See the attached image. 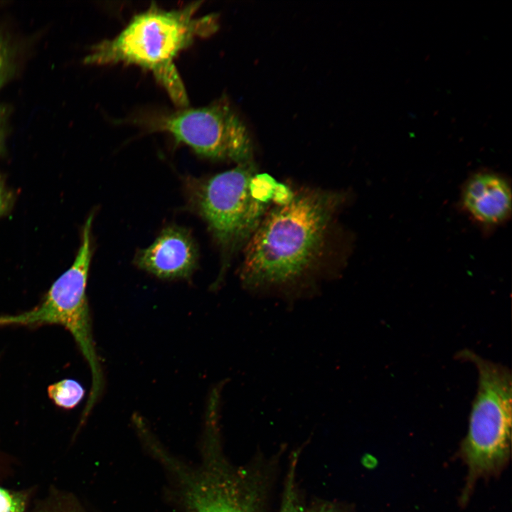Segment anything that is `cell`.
Segmentation results:
<instances>
[{"label": "cell", "instance_id": "13", "mask_svg": "<svg viewBox=\"0 0 512 512\" xmlns=\"http://www.w3.org/2000/svg\"><path fill=\"white\" fill-rule=\"evenodd\" d=\"M11 204V195L6 189L0 177V216L5 214Z\"/></svg>", "mask_w": 512, "mask_h": 512}, {"label": "cell", "instance_id": "3", "mask_svg": "<svg viewBox=\"0 0 512 512\" xmlns=\"http://www.w3.org/2000/svg\"><path fill=\"white\" fill-rule=\"evenodd\" d=\"M188 193L222 252L225 268L267 212L294 192L272 176L259 173L252 161L210 177L192 179Z\"/></svg>", "mask_w": 512, "mask_h": 512}, {"label": "cell", "instance_id": "5", "mask_svg": "<svg viewBox=\"0 0 512 512\" xmlns=\"http://www.w3.org/2000/svg\"><path fill=\"white\" fill-rule=\"evenodd\" d=\"M93 215L87 218L74 262L59 277L45 299L35 308L18 314L0 315V326L58 324L68 330L85 359L92 377L90 392L82 417L85 418L100 397L104 380L95 348L86 286L92 257L91 228Z\"/></svg>", "mask_w": 512, "mask_h": 512}, {"label": "cell", "instance_id": "10", "mask_svg": "<svg viewBox=\"0 0 512 512\" xmlns=\"http://www.w3.org/2000/svg\"><path fill=\"white\" fill-rule=\"evenodd\" d=\"M48 393L58 406L71 409L82 400L85 390L76 380L65 379L50 385Z\"/></svg>", "mask_w": 512, "mask_h": 512}, {"label": "cell", "instance_id": "16", "mask_svg": "<svg viewBox=\"0 0 512 512\" xmlns=\"http://www.w3.org/2000/svg\"><path fill=\"white\" fill-rule=\"evenodd\" d=\"M57 512V511H56ZM60 512H65V511H60Z\"/></svg>", "mask_w": 512, "mask_h": 512}, {"label": "cell", "instance_id": "15", "mask_svg": "<svg viewBox=\"0 0 512 512\" xmlns=\"http://www.w3.org/2000/svg\"><path fill=\"white\" fill-rule=\"evenodd\" d=\"M1 114H0V137H1Z\"/></svg>", "mask_w": 512, "mask_h": 512}, {"label": "cell", "instance_id": "2", "mask_svg": "<svg viewBox=\"0 0 512 512\" xmlns=\"http://www.w3.org/2000/svg\"><path fill=\"white\" fill-rule=\"evenodd\" d=\"M201 4L192 2L174 10L151 5L114 38L92 47L84 63L138 65L154 75L174 103L186 107L188 96L174 60L196 39L209 36L218 28L215 14L198 16Z\"/></svg>", "mask_w": 512, "mask_h": 512}, {"label": "cell", "instance_id": "12", "mask_svg": "<svg viewBox=\"0 0 512 512\" xmlns=\"http://www.w3.org/2000/svg\"><path fill=\"white\" fill-rule=\"evenodd\" d=\"M23 494L0 487V512H26Z\"/></svg>", "mask_w": 512, "mask_h": 512}, {"label": "cell", "instance_id": "4", "mask_svg": "<svg viewBox=\"0 0 512 512\" xmlns=\"http://www.w3.org/2000/svg\"><path fill=\"white\" fill-rule=\"evenodd\" d=\"M457 358L471 361L478 371L477 391L461 446L468 471L462 499L465 501L479 479L500 472L509 459L512 379L507 367L471 350L461 351Z\"/></svg>", "mask_w": 512, "mask_h": 512}, {"label": "cell", "instance_id": "8", "mask_svg": "<svg viewBox=\"0 0 512 512\" xmlns=\"http://www.w3.org/2000/svg\"><path fill=\"white\" fill-rule=\"evenodd\" d=\"M462 205L474 220L484 227H495L506 222L511 213L509 182L499 174L481 171L465 183Z\"/></svg>", "mask_w": 512, "mask_h": 512}, {"label": "cell", "instance_id": "7", "mask_svg": "<svg viewBox=\"0 0 512 512\" xmlns=\"http://www.w3.org/2000/svg\"><path fill=\"white\" fill-rule=\"evenodd\" d=\"M198 258L197 246L188 230L178 226L164 228L154 242L134 258L141 269L165 279L189 277Z\"/></svg>", "mask_w": 512, "mask_h": 512}, {"label": "cell", "instance_id": "14", "mask_svg": "<svg viewBox=\"0 0 512 512\" xmlns=\"http://www.w3.org/2000/svg\"><path fill=\"white\" fill-rule=\"evenodd\" d=\"M314 512H339V511H337L336 510L331 508L323 507Z\"/></svg>", "mask_w": 512, "mask_h": 512}, {"label": "cell", "instance_id": "11", "mask_svg": "<svg viewBox=\"0 0 512 512\" xmlns=\"http://www.w3.org/2000/svg\"><path fill=\"white\" fill-rule=\"evenodd\" d=\"M14 65L12 46L6 36L0 33V89L11 77Z\"/></svg>", "mask_w": 512, "mask_h": 512}, {"label": "cell", "instance_id": "9", "mask_svg": "<svg viewBox=\"0 0 512 512\" xmlns=\"http://www.w3.org/2000/svg\"><path fill=\"white\" fill-rule=\"evenodd\" d=\"M187 483L188 512H255L240 486L221 473L208 471Z\"/></svg>", "mask_w": 512, "mask_h": 512}, {"label": "cell", "instance_id": "1", "mask_svg": "<svg viewBox=\"0 0 512 512\" xmlns=\"http://www.w3.org/2000/svg\"><path fill=\"white\" fill-rule=\"evenodd\" d=\"M344 199L340 192L307 188L274 206L244 247L243 284L252 290H282L314 272Z\"/></svg>", "mask_w": 512, "mask_h": 512}, {"label": "cell", "instance_id": "6", "mask_svg": "<svg viewBox=\"0 0 512 512\" xmlns=\"http://www.w3.org/2000/svg\"><path fill=\"white\" fill-rule=\"evenodd\" d=\"M148 124L151 130L169 134L176 142L201 156L237 164L253 161L248 130L227 104L180 110L152 119Z\"/></svg>", "mask_w": 512, "mask_h": 512}]
</instances>
